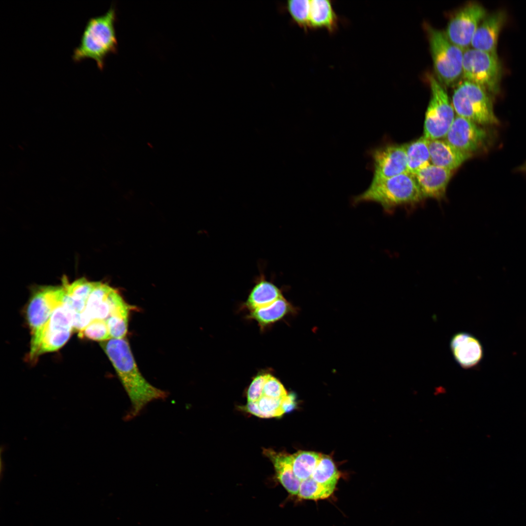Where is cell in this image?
<instances>
[{"instance_id": "cell-14", "label": "cell", "mask_w": 526, "mask_h": 526, "mask_svg": "<svg viewBox=\"0 0 526 526\" xmlns=\"http://www.w3.org/2000/svg\"><path fill=\"white\" fill-rule=\"evenodd\" d=\"M506 20V14L503 11L487 16L474 34L470 44L472 48L496 54L499 34Z\"/></svg>"}, {"instance_id": "cell-18", "label": "cell", "mask_w": 526, "mask_h": 526, "mask_svg": "<svg viewBox=\"0 0 526 526\" xmlns=\"http://www.w3.org/2000/svg\"><path fill=\"white\" fill-rule=\"evenodd\" d=\"M263 454L272 462L277 479L292 495H298L301 481L295 475L292 464V455L278 452L272 449H264Z\"/></svg>"}, {"instance_id": "cell-9", "label": "cell", "mask_w": 526, "mask_h": 526, "mask_svg": "<svg viewBox=\"0 0 526 526\" xmlns=\"http://www.w3.org/2000/svg\"><path fill=\"white\" fill-rule=\"evenodd\" d=\"M429 79L431 97L425 113L423 136L430 140L445 137L455 116L443 87L433 76Z\"/></svg>"}, {"instance_id": "cell-29", "label": "cell", "mask_w": 526, "mask_h": 526, "mask_svg": "<svg viewBox=\"0 0 526 526\" xmlns=\"http://www.w3.org/2000/svg\"><path fill=\"white\" fill-rule=\"evenodd\" d=\"M287 394L281 382L269 374L264 385L263 395L274 398H282Z\"/></svg>"}, {"instance_id": "cell-15", "label": "cell", "mask_w": 526, "mask_h": 526, "mask_svg": "<svg viewBox=\"0 0 526 526\" xmlns=\"http://www.w3.org/2000/svg\"><path fill=\"white\" fill-rule=\"evenodd\" d=\"M453 172L432 164L418 171L414 176L424 199H443Z\"/></svg>"}, {"instance_id": "cell-20", "label": "cell", "mask_w": 526, "mask_h": 526, "mask_svg": "<svg viewBox=\"0 0 526 526\" xmlns=\"http://www.w3.org/2000/svg\"><path fill=\"white\" fill-rule=\"evenodd\" d=\"M338 25V16L330 0H310V29H324L332 33Z\"/></svg>"}, {"instance_id": "cell-12", "label": "cell", "mask_w": 526, "mask_h": 526, "mask_svg": "<svg viewBox=\"0 0 526 526\" xmlns=\"http://www.w3.org/2000/svg\"><path fill=\"white\" fill-rule=\"evenodd\" d=\"M372 180L391 178L408 172L405 144L388 143L370 150Z\"/></svg>"}, {"instance_id": "cell-28", "label": "cell", "mask_w": 526, "mask_h": 526, "mask_svg": "<svg viewBox=\"0 0 526 526\" xmlns=\"http://www.w3.org/2000/svg\"><path fill=\"white\" fill-rule=\"evenodd\" d=\"M81 338H86L101 342L111 339L108 324L100 320H93L78 333Z\"/></svg>"}, {"instance_id": "cell-3", "label": "cell", "mask_w": 526, "mask_h": 526, "mask_svg": "<svg viewBox=\"0 0 526 526\" xmlns=\"http://www.w3.org/2000/svg\"><path fill=\"white\" fill-rule=\"evenodd\" d=\"M424 199L414 176L405 172L391 178L372 180L368 188L355 196L352 203L379 204L387 213L399 207H413Z\"/></svg>"}, {"instance_id": "cell-13", "label": "cell", "mask_w": 526, "mask_h": 526, "mask_svg": "<svg viewBox=\"0 0 526 526\" xmlns=\"http://www.w3.org/2000/svg\"><path fill=\"white\" fill-rule=\"evenodd\" d=\"M64 295L63 284L42 287L34 293L27 310V320L32 334L45 324L54 310L63 302Z\"/></svg>"}, {"instance_id": "cell-19", "label": "cell", "mask_w": 526, "mask_h": 526, "mask_svg": "<svg viewBox=\"0 0 526 526\" xmlns=\"http://www.w3.org/2000/svg\"><path fill=\"white\" fill-rule=\"evenodd\" d=\"M282 296L281 290L261 272L249 293L245 305L252 311L267 307Z\"/></svg>"}, {"instance_id": "cell-16", "label": "cell", "mask_w": 526, "mask_h": 526, "mask_svg": "<svg viewBox=\"0 0 526 526\" xmlns=\"http://www.w3.org/2000/svg\"><path fill=\"white\" fill-rule=\"evenodd\" d=\"M450 347L456 362L465 369L476 366L483 357V349L479 340L464 332L456 333L451 339Z\"/></svg>"}, {"instance_id": "cell-8", "label": "cell", "mask_w": 526, "mask_h": 526, "mask_svg": "<svg viewBox=\"0 0 526 526\" xmlns=\"http://www.w3.org/2000/svg\"><path fill=\"white\" fill-rule=\"evenodd\" d=\"M502 73L497 54L472 48L464 50L462 75L464 80L480 86L489 94H495L500 91Z\"/></svg>"}, {"instance_id": "cell-25", "label": "cell", "mask_w": 526, "mask_h": 526, "mask_svg": "<svg viewBox=\"0 0 526 526\" xmlns=\"http://www.w3.org/2000/svg\"><path fill=\"white\" fill-rule=\"evenodd\" d=\"M285 8L294 22L306 32L310 29V0H288Z\"/></svg>"}, {"instance_id": "cell-5", "label": "cell", "mask_w": 526, "mask_h": 526, "mask_svg": "<svg viewBox=\"0 0 526 526\" xmlns=\"http://www.w3.org/2000/svg\"><path fill=\"white\" fill-rule=\"evenodd\" d=\"M451 103L457 115L482 126L498 123L489 94L480 86L464 80L454 89Z\"/></svg>"}, {"instance_id": "cell-22", "label": "cell", "mask_w": 526, "mask_h": 526, "mask_svg": "<svg viewBox=\"0 0 526 526\" xmlns=\"http://www.w3.org/2000/svg\"><path fill=\"white\" fill-rule=\"evenodd\" d=\"M292 310V305L282 296L267 307L250 311L249 317L263 327L281 319Z\"/></svg>"}, {"instance_id": "cell-26", "label": "cell", "mask_w": 526, "mask_h": 526, "mask_svg": "<svg viewBox=\"0 0 526 526\" xmlns=\"http://www.w3.org/2000/svg\"><path fill=\"white\" fill-rule=\"evenodd\" d=\"M335 489L322 485L311 477L301 481L298 496L300 499L318 500L330 497Z\"/></svg>"}, {"instance_id": "cell-4", "label": "cell", "mask_w": 526, "mask_h": 526, "mask_svg": "<svg viewBox=\"0 0 526 526\" xmlns=\"http://www.w3.org/2000/svg\"><path fill=\"white\" fill-rule=\"evenodd\" d=\"M133 308L115 289L100 282H94L82 314L90 323L93 320L106 322L111 339L123 338L127 333L129 315Z\"/></svg>"}, {"instance_id": "cell-31", "label": "cell", "mask_w": 526, "mask_h": 526, "mask_svg": "<svg viewBox=\"0 0 526 526\" xmlns=\"http://www.w3.org/2000/svg\"><path fill=\"white\" fill-rule=\"evenodd\" d=\"M521 169L523 171L526 172V163L522 166Z\"/></svg>"}, {"instance_id": "cell-21", "label": "cell", "mask_w": 526, "mask_h": 526, "mask_svg": "<svg viewBox=\"0 0 526 526\" xmlns=\"http://www.w3.org/2000/svg\"><path fill=\"white\" fill-rule=\"evenodd\" d=\"M406 145L408 172L413 176L431 164L429 140L422 136Z\"/></svg>"}, {"instance_id": "cell-10", "label": "cell", "mask_w": 526, "mask_h": 526, "mask_svg": "<svg viewBox=\"0 0 526 526\" xmlns=\"http://www.w3.org/2000/svg\"><path fill=\"white\" fill-rule=\"evenodd\" d=\"M486 16V10L482 5L468 4L451 17L445 34L451 42L465 50L469 48L477 27Z\"/></svg>"}, {"instance_id": "cell-30", "label": "cell", "mask_w": 526, "mask_h": 526, "mask_svg": "<svg viewBox=\"0 0 526 526\" xmlns=\"http://www.w3.org/2000/svg\"><path fill=\"white\" fill-rule=\"evenodd\" d=\"M269 375V374H261L253 378L246 393L248 402L257 401L263 396L264 385Z\"/></svg>"}, {"instance_id": "cell-2", "label": "cell", "mask_w": 526, "mask_h": 526, "mask_svg": "<svg viewBox=\"0 0 526 526\" xmlns=\"http://www.w3.org/2000/svg\"><path fill=\"white\" fill-rule=\"evenodd\" d=\"M116 20V11L113 6L103 15L90 18L85 24L78 46L74 50L73 60L77 63L91 59L95 62L100 70H102L106 57L117 51Z\"/></svg>"}, {"instance_id": "cell-7", "label": "cell", "mask_w": 526, "mask_h": 526, "mask_svg": "<svg viewBox=\"0 0 526 526\" xmlns=\"http://www.w3.org/2000/svg\"><path fill=\"white\" fill-rule=\"evenodd\" d=\"M433 68L438 81L451 85L462 75L464 50L451 42L445 33L427 27Z\"/></svg>"}, {"instance_id": "cell-6", "label": "cell", "mask_w": 526, "mask_h": 526, "mask_svg": "<svg viewBox=\"0 0 526 526\" xmlns=\"http://www.w3.org/2000/svg\"><path fill=\"white\" fill-rule=\"evenodd\" d=\"M73 329V313L63 301L45 324L32 334L30 358L59 349L68 340Z\"/></svg>"}, {"instance_id": "cell-23", "label": "cell", "mask_w": 526, "mask_h": 526, "mask_svg": "<svg viewBox=\"0 0 526 526\" xmlns=\"http://www.w3.org/2000/svg\"><path fill=\"white\" fill-rule=\"evenodd\" d=\"M321 454L313 451H299L292 455L293 470L301 481L311 476Z\"/></svg>"}, {"instance_id": "cell-27", "label": "cell", "mask_w": 526, "mask_h": 526, "mask_svg": "<svg viewBox=\"0 0 526 526\" xmlns=\"http://www.w3.org/2000/svg\"><path fill=\"white\" fill-rule=\"evenodd\" d=\"M283 398H274L263 395L257 401L262 418L282 416L285 413L282 407Z\"/></svg>"}, {"instance_id": "cell-24", "label": "cell", "mask_w": 526, "mask_h": 526, "mask_svg": "<svg viewBox=\"0 0 526 526\" xmlns=\"http://www.w3.org/2000/svg\"><path fill=\"white\" fill-rule=\"evenodd\" d=\"M311 477L322 485L335 489L339 474L331 458L321 454Z\"/></svg>"}, {"instance_id": "cell-1", "label": "cell", "mask_w": 526, "mask_h": 526, "mask_svg": "<svg viewBox=\"0 0 526 526\" xmlns=\"http://www.w3.org/2000/svg\"><path fill=\"white\" fill-rule=\"evenodd\" d=\"M101 343L131 402L126 419L138 415L149 403L167 397V392L154 387L142 376L127 339L113 338Z\"/></svg>"}, {"instance_id": "cell-17", "label": "cell", "mask_w": 526, "mask_h": 526, "mask_svg": "<svg viewBox=\"0 0 526 526\" xmlns=\"http://www.w3.org/2000/svg\"><path fill=\"white\" fill-rule=\"evenodd\" d=\"M429 149L432 164L453 171L471 157L456 149L446 140H429Z\"/></svg>"}, {"instance_id": "cell-11", "label": "cell", "mask_w": 526, "mask_h": 526, "mask_svg": "<svg viewBox=\"0 0 526 526\" xmlns=\"http://www.w3.org/2000/svg\"><path fill=\"white\" fill-rule=\"evenodd\" d=\"M445 137L456 149L472 156L486 148L489 135L483 126L456 115Z\"/></svg>"}]
</instances>
